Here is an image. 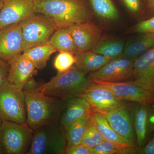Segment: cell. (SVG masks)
Here are the masks:
<instances>
[{
  "label": "cell",
  "mask_w": 154,
  "mask_h": 154,
  "mask_svg": "<svg viewBox=\"0 0 154 154\" xmlns=\"http://www.w3.org/2000/svg\"><path fill=\"white\" fill-rule=\"evenodd\" d=\"M38 85L32 78L23 90L27 124L34 130L43 125L59 122L66 106L65 101L42 93Z\"/></svg>",
  "instance_id": "1"
},
{
  "label": "cell",
  "mask_w": 154,
  "mask_h": 154,
  "mask_svg": "<svg viewBox=\"0 0 154 154\" xmlns=\"http://www.w3.org/2000/svg\"><path fill=\"white\" fill-rule=\"evenodd\" d=\"M34 12L46 15L57 29L91 22L94 13L86 0H34Z\"/></svg>",
  "instance_id": "2"
},
{
  "label": "cell",
  "mask_w": 154,
  "mask_h": 154,
  "mask_svg": "<svg viewBox=\"0 0 154 154\" xmlns=\"http://www.w3.org/2000/svg\"><path fill=\"white\" fill-rule=\"evenodd\" d=\"M87 74L75 65L57 74L49 82L38 85L39 90L47 96L66 101L79 97L93 84Z\"/></svg>",
  "instance_id": "3"
},
{
  "label": "cell",
  "mask_w": 154,
  "mask_h": 154,
  "mask_svg": "<svg viewBox=\"0 0 154 154\" xmlns=\"http://www.w3.org/2000/svg\"><path fill=\"white\" fill-rule=\"evenodd\" d=\"M67 141L59 122L43 125L35 130L27 154H65Z\"/></svg>",
  "instance_id": "4"
},
{
  "label": "cell",
  "mask_w": 154,
  "mask_h": 154,
  "mask_svg": "<svg viewBox=\"0 0 154 154\" xmlns=\"http://www.w3.org/2000/svg\"><path fill=\"white\" fill-rule=\"evenodd\" d=\"M34 131L28 124L2 120L0 126V142L5 154H27Z\"/></svg>",
  "instance_id": "5"
},
{
  "label": "cell",
  "mask_w": 154,
  "mask_h": 154,
  "mask_svg": "<svg viewBox=\"0 0 154 154\" xmlns=\"http://www.w3.org/2000/svg\"><path fill=\"white\" fill-rule=\"evenodd\" d=\"M19 24L22 29L24 51L49 42L57 29L51 19L41 13H34Z\"/></svg>",
  "instance_id": "6"
},
{
  "label": "cell",
  "mask_w": 154,
  "mask_h": 154,
  "mask_svg": "<svg viewBox=\"0 0 154 154\" xmlns=\"http://www.w3.org/2000/svg\"><path fill=\"white\" fill-rule=\"evenodd\" d=\"M0 118L27 124L24 91L8 82L0 86Z\"/></svg>",
  "instance_id": "7"
},
{
  "label": "cell",
  "mask_w": 154,
  "mask_h": 154,
  "mask_svg": "<svg viewBox=\"0 0 154 154\" xmlns=\"http://www.w3.org/2000/svg\"><path fill=\"white\" fill-rule=\"evenodd\" d=\"M79 97L86 100L93 110L104 115L116 108L126 105L123 101L116 96L108 88L94 82Z\"/></svg>",
  "instance_id": "8"
},
{
  "label": "cell",
  "mask_w": 154,
  "mask_h": 154,
  "mask_svg": "<svg viewBox=\"0 0 154 154\" xmlns=\"http://www.w3.org/2000/svg\"><path fill=\"white\" fill-rule=\"evenodd\" d=\"M102 85L122 101H128L149 106L154 105V92L130 82H93Z\"/></svg>",
  "instance_id": "9"
},
{
  "label": "cell",
  "mask_w": 154,
  "mask_h": 154,
  "mask_svg": "<svg viewBox=\"0 0 154 154\" xmlns=\"http://www.w3.org/2000/svg\"><path fill=\"white\" fill-rule=\"evenodd\" d=\"M134 61L122 57L112 60L98 70L89 73L92 82H123L132 79Z\"/></svg>",
  "instance_id": "10"
},
{
  "label": "cell",
  "mask_w": 154,
  "mask_h": 154,
  "mask_svg": "<svg viewBox=\"0 0 154 154\" xmlns=\"http://www.w3.org/2000/svg\"><path fill=\"white\" fill-rule=\"evenodd\" d=\"M23 51V36L19 23L0 28V59L8 62Z\"/></svg>",
  "instance_id": "11"
},
{
  "label": "cell",
  "mask_w": 154,
  "mask_h": 154,
  "mask_svg": "<svg viewBox=\"0 0 154 154\" xmlns=\"http://www.w3.org/2000/svg\"><path fill=\"white\" fill-rule=\"evenodd\" d=\"M68 28L74 41L75 55L92 50L102 39V30L91 22L75 24Z\"/></svg>",
  "instance_id": "12"
},
{
  "label": "cell",
  "mask_w": 154,
  "mask_h": 154,
  "mask_svg": "<svg viewBox=\"0 0 154 154\" xmlns=\"http://www.w3.org/2000/svg\"><path fill=\"white\" fill-rule=\"evenodd\" d=\"M34 13V0H3L0 28L20 23Z\"/></svg>",
  "instance_id": "13"
},
{
  "label": "cell",
  "mask_w": 154,
  "mask_h": 154,
  "mask_svg": "<svg viewBox=\"0 0 154 154\" xmlns=\"http://www.w3.org/2000/svg\"><path fill=\"white\" fill-rule=\"evenodd\" d=\"M8 63V82L21 90H24L27 83L36 73L37 70L36 66L23 53L13 58Z\"/></svg>",
  "instance_id": "14"
},
{
  "label": "cell",
  "mask_w": 154,
  "mask_h": 154,
  "mask_svg": "<svg viewBox=\"0 0 154 154\" xmlns=\"http://www.w3.org/2000/svg\"><path fill=\"white\" fill-rule=\"evenodd\" d=\"M127 105L119 107L105 114L113 129L122 137L137 146L132 116L130 115Z\"/></svg>",
  "instance_id": "15"
},
{
  "label": "cell",
  "mask_w": 154,
  "mask_h": 154,
  "mask_svg": "<svg viewBox=\"0 0 154 154\" xmlns=\"http://www.w3.org/2000/svg\"><path fill=\"white\" fill-rule=\"evenodd\" d=\"M132 82L154 92V47L134 62Z\"/></svg>",
  "instance_id": "16"
},
{
  "label": "cell",
  "mask_w": 154,
  "mask_h": 154,
  "mask_svg": "<svg viewBox=\"0 0 154 154\" xmlns=\"http://www.w3.org/2000/svg\"><path fill=\"white\" fill-rule=\"evenodd\" d=\"M151 106L136 103L133 108L132 116L137 146L138 149L146 142L154 125L150 120Z\"/></svg>",
  "instance_id": "17"
},
{
  "label": "cell",
  "mask_w": 154,
  "mask_h": 154,
  "mask_svg": "<svg viewBox=\"0 0 154 154\" xmlns=\"http://www.w3.org/2000/svg\"><path fill=\"white\" fill-rule=\"evenodd\" d=\"M92 107L85 99L81 97L72 98L66 101V106L59 123L63 127L69 123L91 114Z\"/></svg>",
  "instance_id": "18"
},
{
  "label": "cell",
  "mask_w": 154,
  "mask_h": 154,
  "mask_svg": "<svg viewBox=\"0 0 154 154\" xmlns=\"http://www.w3.org/2000/svg\"><path fill=\"white\" fill-rule=\"evenodd\" d=\"M126 42L122 57L135 60L154 47V33H144Z\"/></svg>",
  "instance_id": "19"
},
{
  "label": "cell",
  "mask_w": 154,
  "mask_h": 154,
  "mask_svg": "<svg viewBox=\"0 0 154 154\" xmlns=\"http://www.w3.org/2000/svg\"><path fill=\"white\" fill-rule=\"evenodd\" d=\"M75 56L76 60L75 65L87 74L98 70L113 60L91 51Z\"/></svg>",
  "instance_id": "20"
},
{
  "label": "cell",
  "mask_w": 154,
  "mask_h": 154,
  "mask_svg": "<svg viewBox=\"0 0 154 154\" xmlns=\"http://www.w3.org/2000/svg\"><path fill=\"white\" fill-rule=\"evenodd\" d=\"M90 118L105 140L134 146L116 132L110 126L104 114L92 109Z\"/></svg>",
  "instance_id": "21"
},
{
  "label": "cell",
  "mask_w": 154,
  "mask_h": 154,
  "mask_svg": "<svg viewBox=\"0 0 154 154\" xmlns=\"http://www.w3.org/2000/svg\"><path fill=\"white\" fill-rule=\"evenodd\" d=\"M57 50L49 42L29 48L23 52L34 64L37 70H41L46 66L50 58Z\"/></svg>",
  "instance_id": "22"
},
{
  "label": "cell",
  "mask_w": 154,
  "mask_h": 154,
  "mask_svg": "<svg viewBox=\"0 0 154 154\" xmlns=\"http://www.w3.org/2000/svg\"><path fill=\"white\" fill-rule=\"evenodd\" d=\"M93 13L105 22L118 20L119 14L112 0H89Z\"/></svg>",
  "instance_id": "23"
},
{
  "label": "cell",
  "mask_w": 154,
  "mask_h": 154,
  "mask_svg": "<svg viewBox=\"0 0 154 154\" xmlns=\"http://www.w3.org/2000/svg\"><path fill=\"white\" fill-rule=\"evenodd\" d=\"M49 42L59 52L66 51L74 55L76 54L74 41L68 27L57 28Z\"/></svg>",
  "instance_id": "24"
},
{
  "label": "cell",
  "mask_w": 154,
  "mask_h": 154,
  "mask_svg": "<svg viewBox=\"0 0 154 154\" xmlns=\"http://www.w3.org/2000/svg\"><path fill=\"white\" fill-rule=\"evenodd\" d=\"M90 116H85L63 127L67 145L81 143Z\"/></svg>",
  "instance_id": "25"
},
{
  "label": "cell",
  "mask_w": 154,
  "mask_h": 154,
  "mask_svg": "<svg viewBox=\"0 0 154 154\" xmlns=\"http://www.w3.org/2000/svg\"><path fill=\"white\" fill-rule=\"evenodd\" d=\"M124 42L119 39H101L91 51L115 59L122 57L124 52Z\"/></svg>",
  "instance_id": "26"
},
{
  "label": "cell",
  "mask_w": 154,
  "mask_h": 154,
  "mask_svg": "<svg viewBox=\"0 0 154 154\" xmlns=\"http://www.w3.org/2000/svg\"><path fill=\"white\" fill-rule=\"evenodd\" d=\"M137 146L105 140L92 149L93 154L138 153Z\"/></svg>",
  "instance_id": "27"
},
{
  "label": "cell",
  "mask_w": 154,
  "mask_h": 154,
  "mask_svg": "<svg viewBox=\"0 0 154 154\" xmlns=\"http://www.w3.org/2000/svg\"><path fill=\"white\" fill-rule=\"evenodd\" d=\"M105 140L90 116L81 143L92 149Z\"/></svg>",
  "instance_id": "28"
},
{
  "label": "cell",
  "mask_w": 154,
  "mask_h": 154,
  "mask_svg": "<svg viewBox=\"0 0 154 154\" xmlns=\"http://www.w3.org/2000/svg\"><path fill=\"white\" fill-rule=\"evenodd\" d=\"M75 56L71 53L60 51L54 62V66L58 72H63L70 69L76 63Z\"/></svg>",
  "instance_id": "29"
},
{
  "label": "cell",
  "mask_w": 154,
  "mask_h": 154,
  "mask_svg": "<svg viewBox=\"0 0 154 154\" xmlns=\"http://www.w3.org/2000/svg\"><path fill=\"white\" fill-rule=\"evenodd\" d=\"M131 30L133 33H154V17L139 22Z\"/></svg>",
  "instance_id": "30"
},
{
  "label": "cell",
  "mask_w": 154,
  "mask_h": 154,
  "mask_svg": "<svg viewBox=\"0 0 154 154\" xmlns=\"http://www.w3.org/2000/svg\"><path fill=\"white\" fill-rule=\"evenodd\" d=\"M125 7L134 16H137L140 14L142 9L140 0H120Z\"/></svg>",
  "instance_id": "31"
},
{
  "label": "cell",
  "mask_w": 154,
  "mask_h": 154,
  "mask_svg": "<svg viewBox=\"0 0 154 154\" xmlns=\"http://www.w3.org/2000/svg\"><path fill=\"white\" fill-rule=\"evenodd\" d=\"M66 154H93L92 149L84 146L82 144L67 145L66 150Z\"/></svg>",
  "instance_id": "32"
},
{
  "label": "cell",
  "mask_w": 154,
  "mask_h": 154,
  "mask_svg": "<svg viewBox=\"0 0 154 154\" xmlns=\"http://www.w3.org/2000/svg\"><path fill=\"white\" fill-rule=\"evenodd\" d=\"M9 65L8 62L0 59V86L8 82Z\"/></svg>",
  "instance_id": "33"
},
{
  "label": "cell",
  "mask_w": 154,
  "mask_h": 154,
  "mask_svg": "<svg viewBox=\"0 0 154 154\" xmlns=\"http://www.w3.org/2000/svg\"><path fill=\"white\" fill-rule=\"evenodd\" d=\"M138 154H154V128L151 137L144 145L138 150Z\"/></svg>",
  "instance_id": "34"
},
{
  "label": "cell",
  "mask_w": 154,
  "mask_h": 154,
  "mask_svg": "<svg viewBox=\"0 0 154 154\" xmlns=\"http://www.w3.org/2000/svg\"><path fill=\"white\" fill-rule=\"evenodd\" d=\"M150 120L152 125H154V105L151 106Z\"/></svg>",
  "instance_id": "35"
},
{
  "label": "cell",
  "mask_w": 154,
  "mask_h": 154,
  "mask_svg": "<svg viewBox=\"0 0 154 154\" xmlns=\"http://www.w3.org/2000/svg\"><path fill=\"white\" fill-rule=\"evenodd\" d=\"M148 4L154 10V0H147Z\"/></svg>",
  "instance_id": "36"
},
{
  "label": "cell",
  "mask_w": 154,
  "mask_h": 154,
  "mask_svg": "<svg viewBox=\"0 0 154 154\" xmlns=\"http://www.w3.org/2000/svg\"><path fill=\"white\" fill-rule=\"evenodd\" d=\"M5 154V151L2 143L0 142V154Z\"/></svg>",
  "instance_id": "37"
},
{
  "label": "cell",
  "mask_w": 154,
  "mask_h": 154,
  "mask_svg": "<svg viewBox=\"0 0 154 154\" xmlns=\"http://www.w3.org/2000/svg\"><path fill=\"white\" fill-rule=\"evenodd\" d=\"M3 0H0V10L2 8V5Z\"/></svg>",
  "instance_id": "38"
},
{
  "label": "cell",
  "mask_w": 154,
  "mask_h": 154,
  "mask_svg": "<svg viewBox=\"0 0 154 154\" xmlns=\"http://www.w3.org/2000/svg\"><path fill=\"white\" fill-rule=\"evenodd\" d=\"M2 120L1 119V118H0V126H1V124H2Z\"/></svg>",
  "instance_id": "39"
},
{
  "label": "cell",
  "mask_w": 154,
  "mask_h": 154,
  "mask_svg": "<svg viewBox=\"0 0 154 154\" xmlns=\"http://www.w3.org/2000/svg\"><path fill=\"white\" fill-rule=\"evenodd\" d=\"M144 1H145V2H147V0H144Z\"/></svg>",
  "instance_id": "40"
}]
</instances>
